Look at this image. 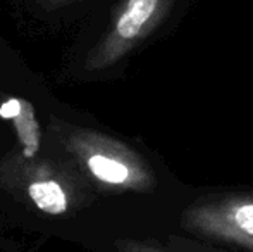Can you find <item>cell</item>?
Masks as SVG:
<instances>
[{"label": "cell", "mask_w": 253, "mask_h": 252, "mask_svg": "<svg viewBox=\"0 0 253 252\" xmlns=\"http://www.w3.org/2000/svg\"><path fill=\"white\" fill-rule=\"evenodd\" d=\"M176 0H123L109 28L86 57L88 71H103L133 52L164 23Z\"/></svg>", "instance_id": "cell-4"}, {"label": "cell", "mask_w": 253, "mask_h": 252, "mask_svg": "<svg viewBox=\"0 0 253 252\" xmlns=\"http://www.w3.org/2000/svg\"><path fill=\"white\" fill-rule=\"evenodd\" d=\"M0 116L14 125L16 149L7 155L10 161H30L42 155V128L30 102L9 97L0 104Z\"/></svg>", "instance_id": "cell-5"}, {"label": "cell", "mask_w": 253, "mask_h": 252, "mask_svg": "<svg viewBox=\"0 0 253 252\" xmlns=\"http://www.w3.org/2000/svg\"><path fill=\"white\" fill-rule=\"evenodd\" d=\"M117 252H174L170 251L169 247L162 246L159 242H145V240H129V239H124L119 240L116 244Z\"/></svg>", "instance_id": "cell-6"}, {"label": "cell", "mask_w": 253, "mask_h": 252, "mask_svg": "<svg viewBox=\"0 0 253 252\" xmlns=\"http://www.w3.org/2000/svg\"><path fill=\"white\" fill-rule=\"evenodd\" d=\"M59 142L91 187L103 194H150L159 180L141 154L117 138L88 128H57Z\"/></svg>", "instance_id": "cell-1"}, {"label": "cell", "mask_w": 253, "mask_h": 252, "mask_svg": "<svg viewBox=\"0 0 253 252\" xmlns=\"http://www.w3.org/2000/svg\"><path fill=\"white\" fill-rule=\"evenodd\" d=\"M0 185L21 194L50 216H62L78 209L90 195V183L69 157L57 161L38 155L30 161L0 162Z\"/></svg>", "instance_id": "cell-2"}, {"label": "cell", "mask_w": 253, "mask_h": 252, "mask_svg": "<svg viewBox=\"0 0 253 252\" xmlns=\"http://www.w3.org/2000/svg\"><path fill=\"white\" fill-rule=\"evenodd\" d=\"M42 5L48 7V9H55V7H60V5H66L69 2H74V0H38Z\"/></svg>", "instance_id": "cell-8"}, {"label": "cell", "mask_w": 253, "mask_h": 252, "mask_svg": "<svg viewBox=\"0 0 253 252\" xmlns=\"http://www.w3.org/2000/svg\"><path fill=\"white\" fill-rule=\"evenodd\" d=\"M179 226L202 240L253 252V192H226L198 199L181 212Z\"/></svg>", "instance_id": "cell-3"}, {"label": "cell", "mask_w": 253, "mask_h": 252, "mask_svg": "<svg viewBox=\"0 0 253 252\" xmlns=\"http://www.w3.org/2000/svg\"><path fill=\"white\" fill-rule=\"evenodd\" d=\"M170 244L179 252H231V251H224V249H215V247H210V246H205V244L193 242V240L181 239V237H174V235H172V239H170Z\"/></svg>", "instance_id": "cell-7"}]
</instances>
